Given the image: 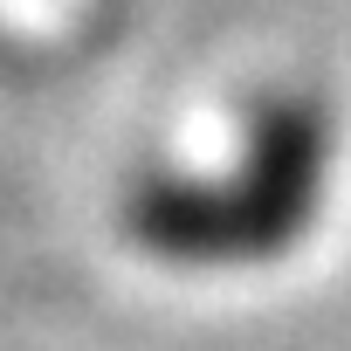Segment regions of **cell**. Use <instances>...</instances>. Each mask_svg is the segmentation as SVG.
I'll list each match as a JSON object with an SVG mask.
<instances>
[{"mask_svg": "<svg viewBox=\"0 0 351 351\" xmlns=\"http://www.w3.org/2000/svg\"><path fill=\"white\" fill-rule=\"evenodd\" d=\"M324 186V131L303 104H262L248 131V172L234 186H152L131 207V228L172 262H248L282 248Z\"/></svg>", "mask_w": 351, "mask_h": 351, "instance_id": "6da1fadb", "label": "cell"}]
</instances>
